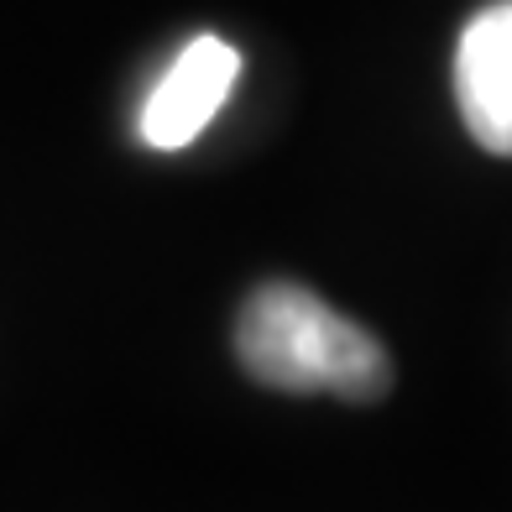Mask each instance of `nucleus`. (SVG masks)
I'll list each match as a JSON object with an SVG mask.
<instances>
[{
	"instance_id": "f257e3e1",
	"label": "nucleus",
	"mask_w": 512,
	"mask_h": 512,
	"mask_svg": "<svg viewBox=\"0 0 512 512\" xmlns=\"http://www.w3.org/2000/svg\"><path fill=\"white\" fill-rule=\"evenodd\" d=\"M236 356L256 382L277 392H335L371 403L392 387V361L377 335L298 283H267L246 298L236 319Z\"/></svg>"
},
{
	"instance_id": "f03ea898",
	"label": "nucleus",
	"mask_w": 512,
	"mask_h": 512,
	"mask_svg": "<svg viewBox=\"0 0 512 512\" xmlns=\"http://www.w3.org/2000/svg\"><path fill=\"white\" fill-rule=\"evenodd\" d=\"M236 74H241V53L225 37H194L142 105V142L157 152H178L199 142L204 126L215 121L230 89H236Z\"/></svg>"
},
{
	"instance_id": "7ed1b4c3",
	"label": "nucleus",
	"mask_w": 512,
	"mask_h": 512,
	"mask_svg": "<svg viewBox=\"0 0 512 512\" xmlns=\"http://www.w3.org/2000/svg\"><path fill=\"white\" fill-rule=\"evenodd\" d=\"M455 105L486 152L512 157V0L471 16L455 48Z\"/></svg>"
}]
</instances>
